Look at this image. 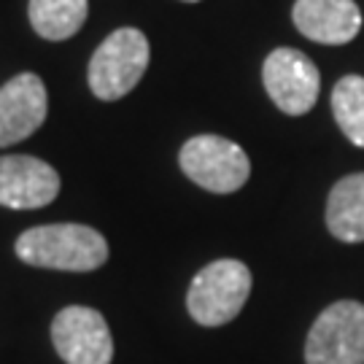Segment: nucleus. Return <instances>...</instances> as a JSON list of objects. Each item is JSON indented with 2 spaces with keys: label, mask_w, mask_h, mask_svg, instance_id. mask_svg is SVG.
<instances>
[{
  "label": "nucleus",
  "mask_w": 364,
  "mask_h": 364,
  "mask_svg": "<svg viewBox=\"0 0 364 364\" xmlns=\"http://www.w3.org/2000/svg\"><path fill=\"white\" fill-rule=\"evenodd\" d=\"M251 294V270L237 259H216L192 278L186 308L197 324L221 326L243 311Z\"/></svg>",
  "instance_id": "nucleus-2"
},
{
  "label": "nucleus",
  "mask_w": 364,
  "mask_h": 364,
  "mask_svg": "<svg viewBox=\"0 0 364 364\" xmlns=\"http://www.w3.org/2000/svg\"><path fill=\"white\" fill-rule=\"evenodd\" d=\"M326 227L343 243L364 240V173L340 178L326 200Z\"/></svg>",
  "instance_id": "nucleus-11"
},
{
  "label": "nucleus",
  "mask_w": 364,
  "mask_h": 364,
  "mask_svg": "<svg viewBox=\"0 0 364 364\" xmlns=\"http://www.w3.org/2000/svg\"><path fill=\"white\" fill-rule=\"evenodd\" d=\"M46 87L36 73H19L0 87V146L30 138L46 122Z\"/></svg>",
  "instance_id": "nucleus-9"
},
{
  "label": "nucleus",
  "mask_w": 364,
  "mask_h": 364,
  "mask_svg": "<svg viewBox=\"0 0 364 364\" xmlns=\"http://www.w3.org/2000/svg\"><path fill=\"white\" fill-rule=\"evenodd\" d=\"M151 60L149 41L135 27H122L97 46L90 60V90L100 100H119L144 78Z\"/></svg>",
  "instance_id": "nucleus-3"
},
{
  "label": "nucleus",
  "mask_w": 364,
  "mask_h": 364,
  "mask_svg": "<svg viewBox=\"0 0 364 364\" xmlns=\"http://www.w3.org/2000/svg\"><path fill=\"white\" fill-rule=\"evenodd\" d=\"M178 162L186 178L216 195L237 192L251 176L246 151L221 135H195L183 144Z\"/></svg>",
  "instance_id": "nucleus-5"
},
{
  "label": "nucleus",
  "mask_w": 364,
  "mask_h": 364,
  "mask_svg": "<svg viewBox=\"0 0 364 364\" xmlns=\"http://www.w3.org/2000/svg\"><path fill=\"white\" fill-rule=\"evenodd\" d=\"M30 25L46 41H65L87 22L90 0H30Z\"/></svg>",
  "instance_id": "nucleus-12"
},
{
  "label": "nucleus",
  "mask_w": 364,
  "mask_h": 364,
  "mask_svg": "<svg viewBox=\"0 0 364 364\" xmlns=\"http://www.w3.org/2000/svg\"><path fill=\"white\" fill-rule=\"evenodd\" d=\"M60 195V173L30 154L0 156V205L16 210L43 208Z\"/></svg>",
  "instance_id": "nucleus-8"
},
{
  "label": "nucleus",
  "mask_w": 364,
  "mask_h": 364,
  "mask_svg": "<svg viewBox=\"0 0 364 364\" xmlns=\"http://www.w3.org/2000/svg\"><path fill=\"white\" fill-rule=\"evenodd\" d=\"M16 257L46 270L90 273L108 259V243L97 230L84 224H49L19 235Z\"/></svg>",
  "instance_id": "nucleus-1"
},
{
  "label": "nucleus",
  "mask_w": 364,
  "mask_h": 364,
  "mask_svg": "<svg viewBox=\"0 0 364 364\" xmlns=\"http://www.w3.org/2000/svg\"><path fill=\"white\" fill-rule=\"evenodd\" d=\"M262 81L270 100L289 117L308 114L318 100V90H321V76L311 57L289 46H281L267 54L262 65Z\"/></svg>",
  "instance_id": "nucleus-6"
},
{
  "label": "nucleus",
  "mask_w": 364,
  "mask_h": 364,
  "mask_svg": "<svg viewBox=\"0 0 364 364\" xmlns=\"http://www.w3.org/2000/svg\"><path fill=\"white\" fill-rule=\"evenodd\" d=\"M186 3H197V0H186Z\"/></svg>",
  "instance_id": "nucleus-14"
},
{
  "label": "nucleus",
  "mask_w": 364,
  "mask_h": 364,
  "mask_svg": "<svg viewBox=\"0 0 364 364\" xmlns=\"http://www.w3.org/2000/svg\"><path fill=\"white\" fill-rule=\"evenodd\" d=\"M332 114L343 135L364 149V78L343 76L332 90Z\"/></svg>",
  "instance_id": "nucleus-13"
},
{
  "label": "nucleus",
  "mask_w": 364,
  "mask_h": 364,
  "mask_svg": "<svg viewBox=\"0 0 364 364\" xmlns=\"http://www.w3.org/2000/svg\"><path fill=\"white\" fill-rule=\"evenodd\" d=\"M291 19L305 38L326 46H343L362 30V11L353 0H297Z\"/></svg>",
  "instance_id": "nucleus-10"
},
{
  "label": "nucleus",
  "mask_w": 364,
  "mask_h": 364,
  "mask_svg": "<svg viewBox=\"0 0 364 364\" xmlns=\"http://www.w3.org/2000/svg\"><path fill=\"white\" fill-rule=\"evenodd\" d=\"M52 343L68 364H111L114 359V340L105 318L84 305H70L54 316Z\"/></svg>",
  "instance_id": "nucleus-7"
},
{
  "label": "nucleus",
  "mask_w": 364,
  "mask_h": 364,
  "mask_svg": "<svg viewBox=\"0 0 364 364\" xmlns=\"http://www.w3.org/2000/svg\"><path fill=\"white\" fill-rule=\"evenodd\" d=\"M305 364H364V305L340 299L313 321Z\"/></svg>",
  "instance_id": "nucleus-4"
}]
</instances>
